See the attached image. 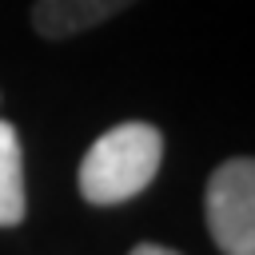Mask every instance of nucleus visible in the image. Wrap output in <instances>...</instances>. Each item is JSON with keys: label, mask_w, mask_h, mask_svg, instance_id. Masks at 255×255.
<instances>
[{"label": "nucleus", "mask_w": 255, "mask_h": 255, "mask_svg": "<svg viewBox=\"0 0 255 255\" xmlns=\"http://www.w3.org/2000/svg\"><path fill=\"white\" fill-rule=\"evenodd\" d=\"M163 163V131L147 120H124L92 139L80 159L76 187L92 207H116L151 187Z\"/></svg>", "instance_id": "nucleus-1"}, {"label": "nucleus", "mask_w": 255, "mask_h": 255, "mask_svg": "<svg viewBox=\"0 0 255 255\" xmlns=\"http://www.w3.org/2000/svg\"><path fill=\"white\" fill-rule=\"evenodd\" d=\"M203 219L223 255H255V159L227 155L203 187Z\"/></svg>", "instance_id": "nucleus-2"}, {"label": "nucleus", "mask_w": 255, "mask_h": 255, "mask_svg": "<svg viewBox=\"0 0 255 255\" xmlns=\"http://www.w3.org/2000/svg\"><path fill=\"white\" fill-rule=\"evenodd\" d=\"M135 0H32V28L44 40H72L128 12Z\"/></svg>", "instance_id": "nucleus-3"}, {"label": "nucleus", "mask_w": 255, "mask_h": 255, "mask_svg": "<svg viewBox=\"0 0 255 255\" xmlns=\"http://www.w3.org/2000/svg\"><path fill=\"white\" fill-rule=\"evenodd\" d=\"M28 215L24 195V147L16 124L0 120V227H20Z\"/></svg>", "instance_id": "nucleus-4"}, {"label": "nucleus", "mask_w": 255, "mask_h": 255, "mask_svg": "<svg viewBox=\"0 0 255 255\" xmlns=\"http://www.w3.org/2000/svg\"><path fill=\"white\" fill-rule=\"evenodd\" d=\"M128 255H179V251H171V247H163V243H135Z\"/></svg>", "instance_id": "nucleus-5"}]
</instances>
